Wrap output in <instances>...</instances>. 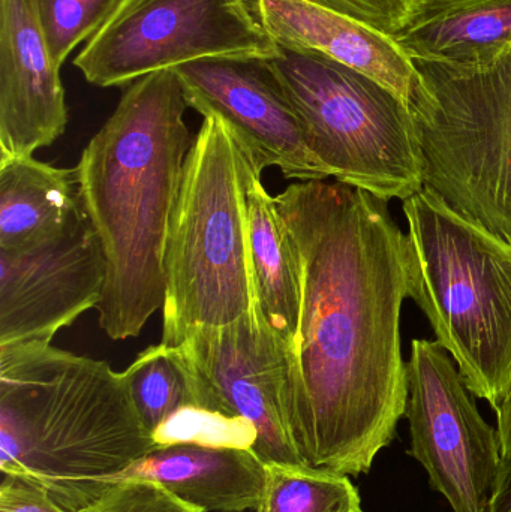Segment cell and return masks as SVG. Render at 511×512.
<instances>
[{
  "label": "cell",
  "instance_id": "cell-1",
  "mask_svg": "<svg viewBox=\"0 0 511 512\" xmlns=\"http://www.w3.org/2000/svg\"><path fill=\"white\" fill-rule=\"evenodd\" d=\"M275 201L302 267L288 355L294 438L306 465L359 477L407 411L405 236L387 201L345 183L297 182Z\"/></svg>",
  "mask_w": 511,
  "mask_h": 512
},
{
  "label": "cell",
  "instance_id": "cell-2",
  "mask_svg": "<svg viewBox=\"0 0 511 512\" xmlns=\"http://www.w3.org/2000/svg\"><path fill=\"white\" fill-rule=\"evenodd\" d=\"M176 69L126 87L75 167L78 197L105 258L99 325L140 336L165 300V248L194 138Z\"/></svg>",
  "mask_w": 511,
  "mask_h": 512
},
{
  "label": "cell",
  "instance_id": "cell-3",
  "mask_svg": "<svg viewBox=\"0 0 511 512\" xmlns=\"http://www.w3.org/2000/svg\"><path fill=\"white\" fill-rule=\"evenodd\" d=\"M158 450L123 373L51 343L0 346V469L81 512Z\"/></svg>",
  "mask_w": 511,
  "mask_h": 512
},
{
  "label": "cell",
  "instance_id": "cell-4",
  "mask_svg": "<svg viewBox=\"0 0 511 512\" xmlns=\"http://www.w3.org/2000/svg\"><path fill=\"white\" fill-rule=\"evenodd\" d=\"M404 213L408 297L468 390L497 411L511 381V243L425 188Z\"/></svg>",
  "mask_w": 511,
  "mask_h": 512
},
{
  "label": "cell",
  "instance_id": "cell-5",
  "mask_svg": "<svg viewBox=\"0 0 511 512\" xmlns=\"http://www.w3.org/2000/svg\"><path fill=\"white\" fill-rule=\"evenodd\" d=\"M251 167L228 123L204 117L186 158L165 248V345L233 324L260 304L246 224Z\"/></svg>",
  "mask_w": 511,
  "mask_h": 512
},
{
  "label": "cell",
  "instance_id": "cell-6",
  "mask_svg": "<svg viewBox=\"0 0 511 512\" xmlns=\"http://www.w3.org/2000/svg\"><path fill=\"white\" fill-rule=\"evenodd\" d=\"M413 63L423 188L511 243V48L482 65Z\"/></svg>",
  "mask_w": 511,
  "mask_h": 512
},
{
  "label": "cell",
  "instance_id": "cell-7",
  "mask_svg": "<svg viewBox=\"0 0 511 512\" xmlns=\"http://www.w3.org/2000/svg\"><path fill=\"white\" fill-rule=\"evenodd\" d=\"M270 62L309 147L336 182L387 203L422 191L416 126L410 107L398 95L374 78L312 51L279 47Z\"/></svg>",
  "mask_w": 511,
  "mask_h": 512
},
{
  "label": "cell",
  "instance_id": "cell-8",
  "mask_svg": "<svg viewBox=\"0 0 511 512\" xmlns=\"http://www.w3.org/2000/svg\"><path fill=\"white\" fill-rule=\"evenodd\" d=\"M278 50L246 0H120L74 66L93 86L128 87L197 60Z\"/></svg>",
  "mask_w": 511,
  "mask_h": 512
},
{
  "label": "cell",
  "instance_id": "cell-9",
  "mask_svg": "<svg viewBox=\"0 0 511 512\" xmlns=\"http://www.w3.org/2000/svg\"><path fill=\"white\" fill-rule=\"evenodd\" d=\"M408 454L455 512H489L500 481V436L480 415L449 352L414 339L407 363Z\"/></svg>",
  "mask_w": 511,
  "mask_h": 512
},
{
  "label": "cell",
  "instance_id": "cell-10",
  "mask_svg": "<svg viewBox=\"0 0 511 512\" xmlns=\"http://www.w3.org/2000/svg\"><path fill=\"white\" fill-rule=\"evenodd\" d=\"M179 348L212 411L257 427L255 456L264 463H305L294 438L288 348L260 304L233 324L192 333Z\"/></svg>",
  "mask_w": 511,
  "mask_h": 512
},
{
  "label": "cell",
  "instance_id": "cell-11",
  "mask_svg": "<svg viewBox=\"0 0 511 512\" xmlns=\"http://www.w3.org/2000/svg\"><path fill=\"white\" fill-rule=\"evenodd\" d=\"M188 108L218 116L233 129L260 171L278 167L284 179H329L270 59L216 57L177 66Z\"/></svg>",
  "mask_w": 511,
  "mask_h": 512
},
{
  "label": "cell",
  "instance_id": "cell-12",
  "mask_svg": "<svg viewBox=\"0 0 511 512\" xmlns=\"http://www.w3.org/2000/svg\"><path fill=\"white\" fill-rule=\"evenodd\" d=\"M105 258L83 207L57 236L0 251V346L51 343L101 304Z\"/></svg>",
  "mask_w": 511,
  "mask_h": 512
},
{
  "label": "cell",
  "instance_id": "cell-13",
  "mask_svg": "<svg viewBox=\"0 0 511 512\" xmlns=\"http://www.w3.org/2000/svg\"><path fill=\"white\" fill-rule=\"evenodd\" d=\"M68 125L38 0H0V159L30 158Z\"/></svg>",
  "mask_w": 511,
  "mask_h": 512
},
{
  "label": "cell",
  "instance_id": "cell-14",
  "mask_svg": "<svg viewBox=\"0 0 511 512\" xmlns=\"http://www.w3.org/2000/svg\"><path fill=\"white\" fill-rule=\"evenodd\" d=\"M279 47L323 54L392 90L410 104L417 71L392 36L306 0H246Z\"/></svg>",
  "mask_w": 511,
  "mask_h": 512
},
{
  "label": "cell",
  "instance_id": "cell-15",
  "mask_svg": "<svg viewBox=\"0 0 511 512\" xmlns=\"http://www.w3.org/2000/svg\"><path fill=\"white\" fill-rule=\"evenodd\" d=\"M266 466L251 450L174 445L158 448L104 484L153 481L204 512L257 511Z\"/></svg>",
  "mask_w": 511,
  "mask_h": 512
},
{
  "label": "cell",
  "instance_id": "cell-16",
  "mask_svg": "<svg viewBox=\"0 0 511 512\" xmlns=\"http://www.w3.org/2000/svg\"><path fill=\"white\" fill-rule=\"evenodd\" d=\"M393 39L411 60L482 65L511 48V0H420Z\"/></svg>",
  "mask_w": 511,
  "mask_h": 512
},
{
  "label": "cell",
  "instance_id": "cell-17",
  "mask_svg": "<svg viewBox=\"0 0 511 512\" xmlns=\"http://www.w3.org/2000/svg\"><path fill=\"white\" fill-rule=\"evenodd\" d=\"M261 174L252 164L246 179L249 252L264 318L290 355L299 331L302 267L290 228Z\"/></svg>",
  "mask_w": 511,
  "mask_h": 512
},
{
  "label": "cell",
  "instance_id": "cell-18",
  "mask_svg": "<svg viewBox=\"0 0 511 512\" xmlns=\"http://www.w3.org/2000/svg\"><path fill=\"white\" fill-rule=\"evenodd\" d=\"M75 168L30 158L0 159V251L57 236L80 210Z\"/></svg>",
  "mask_w": 511,
  "mask_h": 512
},
{
  "label": "cell",
  "instance_id": "cell-19",
  "mask_svg": "<svg viewBox=\"0 0 511 512\" xmlns=\"http://www.w3.org/2000/svg\"><path fill=\"white\" fill-rule=\"evenodd\" d=\"M123 376L135 409L150 435L186 406L206 408L200 382L176 346L162 342L149 346Z\"/></svg>",
  "mask_w": 511,
  "mask_h": 512
},
{
  "label": "cell",
  "instance_id": "cell-20",
  "mask_svg": "<svg viewBox=\"0 0 511 512\" xmlns=\"http://www.w3.org/2000/svg\"><path fill=\"white\" fill-rule=\"evenodd\" d=\"M263 496L255 512H363L347 475L306 463H264Z\"/></svg>",
  "mask_w": 511,
  "mask_h": 512
},
{
  "label": "cell",
  "instance_id": "cell-21",
  "mask_svg": "<svg viewBox=\"0 0 511 512\" xmlns=\"http://www.w3.org/2000/svg\"><path fill=\"white\" fill-rule=\"evenodd\" d=\"M152 438L156 448L192 445L252 451L258 441V432L246 418L201 406H186L162 423L152 433Z\"/></svg>",
  "mask_w": 511,
  "mask_h": 512
},
{
  "label": "cell",
  "instance_id": "cell-22",
  "mask_svg": "<svg viewBox=\"0 0 511 512\" xmlns=\"http://www.w3.org/2000/svg\"><path fill=\"white\" fill-rule=\"evenodd\" d=\"M120 0H38L39 15L54 65L62 69L72 50L86 44Z\"/></svg>",
  "mask_w": 511,
  "mask_h": 512
},
{
  "label": "cell",
  "instance_id": "cell-23",
  "mask_svg": "<svg viewBox=\"0 0 511 512\" xmlns=\"http://www.w3.org/2000/svg\"><path fill=\"white\" fill-rule=\"evenodd\" d=\"M81 512H204L153 481H119Z\"/></svg>",
  "mask_w": 511,
  "mask_h": 512
},
{
  "label": "cell",
  "instance_id": "cell-24",
  "mask_svg": "<svg viewBox=\"0 0 511 512\" xmlns=\"http://www.w3.org/2000/svg\"><path fill=\"white\" fill-rule=\"evenodd\" d=\"M362 21L380 32L395 36L410 20L420 0H306Z\"/></svg>",
  "mask_w": 511,
  "mask_h": 512
},
{
  "label": "cell",
  "instance_id": "cell-25",
  "mask_svg": "<svg viewBox=\"0 0 511 512\" xmlns=\"http://www.w3.org/2000/svg\"><path fill=\"white\" fill-rule=\"evenodd\" d=\"M498 436H500L501 456L511 460V381L506 396L497 409Z\"/></svg>",
  "mask_w": 511,
  "mask_h": 512
},
{
  "label": "cell",
  "instance_id": "cell-26",
  "mask_svg": "<svg viewBox=\"0 0 511 512\" xmlns=\"http://www.w3.org/2000/svg\"><path fill=\"white\" fill-rule=\"evenodd\" d=\"M489 512H511V460L503 459L500 481Z\"/></svg>",
  "mask_w": 511,
  "mask_h": 512
}]
</instances>
